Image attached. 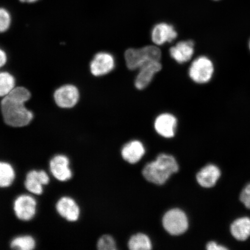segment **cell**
Here are the masks:
<instances>
[{
  "label": "cell",
  "instance_id": "cell-28",
  "mask_svg": "<svg viewBox=\"0 0 250 250\" xmlns=\"http://www.w3.org/2000/svg\"><path fill=\"white\" fill-rule=\"evenodd\" d=\"M22 2L33 3L38 1V0H20Z\"/></svg>",
  "mask_w": 250,
  "mask_h": 250
},
{
  "label": "cell",
  "instance_id": "cell-12",
  "mask_svg": "<svg viewBox=\"0 0 250 250\" xmlns=\"http://www.w3.org/2000/svg\"><path fill=\"white\" fill-rule=\"evenodd\" d=\"M172 59L179 64L185 63L189 62L194 54V42L191 40L183 41L169 50Z\"/></svg>",
  "mask_w": 250,
  "mask_h": 250
},
{
  "label": "cell",
  "instance_id": "cell-11",
  "mask_svg": "<svg viewBox=\"0 0 250 250\" xmlns=\"http://www.w3.org/2000/svg\"><path fill=\"white\" fill-rule=\"evenodd\" d=\"M70 162L67 156L59 155L55 156L50 162V169L56 179L66 181L72 177L69 167Z\"/></svg>",
  "mask_w": 250,
  "mask_h": 250
},
{
  "label": "cell",
  "instance_id": "cell-13",
  "mask_svg": "<svg viewBox=\"0 0 250 250\" xmlns=\"http://www.w3.org/2000/svg\"><path fill=\"white\" fill-rule=\"evenodd\" d=\"M177 121L174 115L164 113L159 115L155 121V129L159 134L166 138H171L175 134Z\"/></svg>",
  "mask_w": 250,
  "mask_h": 250
},
{
  "label": "cell",
  "instance_id": "cell-6",
  "mask_svg": "<svg viewBox=\"0 0 250 250\" xmlns=\"http://www.w3.org/2000/svg\"><path fill=\"white\" fill-rule=\"evenodd\" d=\"M80 93L77 87L73 85H65L59 87L54 93L55 101L59 107L70 108L79 101Z\"/></svg>",
  "mask_w": 250,
  "mask_h": 250
},
{
  "label": "cell",
  "instance_id": "cell-10",
  "mask_svg": "<svg viewBox=\"0 0 250 250\" xmlns=\"http://www.w3.org/2000/svg\"><path fill=\"white\" fill-rule=\"evenodd\" d=\"M177 32L172 25L161 23L155 25L152 30L151 39L156 45H162L176 39Z\"/></svg>",
  "mask_w": 250,
  "mask_h": 250
},
{
  "label": "cell",
  "instance_id": "cell-25",
  "mask_svg": "<svg viewBox=\"0 0 250 250\" xmlns=\"http://www.w3.org/2000/svg\"><path fill=\"white\" fill-rule=\"evenodd\" d=\"M240 200L246 208L250 209V183L242 190Z\"/></svg>",
  "mask_w": 250,
  "mask_h": 250
},
{
  "label": "cell",
  "instance_id": "cell-20",
  "mask_svg": "<svg viewBox=\"0 0 250 250\" xmlns=\"http://www.w3.org/2000/svg\"><path fill=\"white\" fill-rule=\"evenodd\" d=\"M128 246L132 250H149L152 249L151 240L143 233H138L131 237Z\"/></svg>",
  "mask_w": 250,
  "mask_h": 250
},
{
  "label": "cell",
  "instance_id": "cell-4",
  "mask_svg": "<svg viewBox=\"0 0 250 250\" xmlns=\"http://www.w3.org/2000/svg\"><path fill=\"white\" fill-rule=\"evenodd\" d=\"M214 71L213 62L206 56H202L192 62L189 69V76L195 83H206L211 80Z\"/></svg>",
  "mask_w": 250,
  "mask_h": 250
},
{
  "label": "cell",
  "instance_id": "cell-22",
  "mask_svg": "<svg viewBox=\"0 0 250 250\" xmlns=\"http://www.w3.org/2000/svg\"><path fill=\"white\" fill-rule=\"evenodd\" d=\"M35 246V240L30 236L16 237L11 243L12 249L20 250H31Z\"/></svg>",
  "mask_w": 250,
  "mask_h": 250
},
{
  "label": "cell",
  "instance_id": "cell-23",
  "mask_svg": "<svg viewBox=\"0 0 250 250\" xmlns=\"http://www.w3.org/2000/svg\"><path fill=\"white\" fill-rule=\"evenodd\" d=\"M98 248L101 250H115L116 243L111 236L104 235L99 240Z\"/></svg>",
  "mask_w": 250,
  "mask_h": 250
},
{
  "label": "cell",
  "instance_id": "cell-30",
  "mask_svg": "<svg viewBox=\"0 0 250 250\" xmlns=\"http://www.w3.org/2000/svg\"><path fill=\"white\" fill-rule=\"evenodd\" d=\"M249 48H250V43H249Z\"/></svg>",
  "mask_w": 250,
  "mask_h": 250
},
{
  "label": "cell",
  "instance_id": "cell-1",
  "mask_svg": "<svg viewBox=\"0 0 250 250\" xmlns=\"http://www.w3.org/2000/svg\"><path fill=\"white\" fill-rule=\"evenodd\" d=\"M31 98L30 92L24 87H17L4 97L1 103L2 114L9 126L21 127L29 125L33 114L25 107Z\"/></svg>",
  "mask_w": 250,
  "mask_h": 250
},
{
  "label": "cell",
  "instance_id": "cell-16",
  "mask_svg": "<svg viewBox=\"0 0 250 250\" xmlns=\"http://www.w3.org/2000/svg\"><path fill=\"white\" fill-rule=\"evenodd\" d=\"M220 176V168L215 165H208L198 172L196 180L200 185L208 188L214 186Z\"/></svg>",
  "mask_w": 250,
  "mask_h": 250
},
{
  "label": "cell",
  "instance_id": "cell-2",
  "mask_svg": "<svg viewBox=\"0 0 250 250\" xmlns=\"http://www.w3.org/2000/svg\"><path fill=\"white\" fill-rule=\"evenodd\" d=\"M179 170V165L173 156L167 154L159 155L156 160L146 165L143 174L149 182L162 185L171 174Z\"/></svg>",
  "mask_w": 250,
  "mask_h": 250
},
{
  "label": "cell",
  "instance_id": "cell-8",
  "mask_svg": "<svg viewBox=\"0 0 250 250\" xmlns=\"http://www.w3.org/2000/svg\"><path fill=\"white\" fill-rule=\"evenodd\" d=\"M37 203L32 196L23 195L19 196L14 203L16 215L22 221H29L36 214Z\"/></svg>",
  "mask_w": 250,
  "mask_h": 250
},
{
  "label": "cell",
  "instance_id": "cell-7",
  "mask_svg": "<svg viewBox=\"0 0 250 250\" xmlns=\"http://www.w3.org/2000/svg\"><path fill=\"white\" fill-rule=\"evenodd\" d=\"M115 66L113 56L107 52H99L94 57L90 68L94 76L101 77L110 73L114 69Z\"/></svg>",
  "mask_w": 250,
  "mask_h": 250
},
{
  "label": "cell",
  "instance_id": "cell-9",
  "mask_svg": "<svg viewBox=\"0 0 250 250\" xmlns=\"http://www.w3.org/2000/svg\"><path fill=\"white\" fill-rule=\"evenodd\" d=\"M162 67L160 61L150 62L140 67L134 82L136 88L146 89L151 83L155 75L161 70Z\"/></svg>",
  "mask_w": 250,
  "mask_h": 250
},
{
  "label": "cell",
  "instance_id": "cell-14",
  "mask_svg": "<svg viewBox=\"0 0 250 250\" xmlns=\"http://www.w3.org/2000/svg\"><path fill=\"white\" fill-rule=\"evenodd\" d=\"M49 178L44 171H31L27 174L25 187L31 193L41 195L43 191V186L48 184Z\"/></svg>",
  "mask_w": 250,
  "mask_h": 250
},
{
  "label": "cell",
  "instance_id": "cell-17",
  "mask_svg": "<svg viewBox=\"0 0 250 250\" xmlns=\"http://www.w3.org/2000/svg\"><path fill=\"white\" fill-rule=\"evenodd\" d=\"M230 232L234 239L245 241L250 236V218L243 217L237 218L230 227Z\"/></svg>",
  "mask_w": 250,
  "mask_h": 250
},
{
  "label": "cell",
  "instance_id": "cell-27",
  "mask_svg": "<svg viewBox=\"0 0 250 250\" xmlns=\"http://www.w3.org/2000/svg\"><path fill=\"white\" fill-rule=\"evenodd\" d=\"M7 60V55H6L5 52L0 49V68L4 66Z\"/></svg>",
  "mask_w": 250,
  "mask_h": 250
},
{
  "label": "cell",
  "instance_id": "cell-26",
  "mask_svg": "<svg viewBox=\"0 0 250 250\" xmlns=\"http://www.w3.org/2000/svg\"><path fill=\"white\" fill-rule=\"evenodd\" d=\"M206 249L208 250H224L228 249L226 247L218 245L215 242H208L207 246H206Z\"/></svg>",
  "mask_w": 250,
  "mask_h": 250
},
{
  "label": "cell",
  "instance_id": "cell-3",
  "mask_svg": "<svg viewBox=\"0 0 250 250\" xmlns=\"http://www.w3.org/2000/svg\"><path fill=\"white\" fill-rule=\"evenodd\" d=\"M161 49L155 45H148L142 48H129L125 53L126 66L130 70H139L143 65L152 61H160Z\"/></svg>",
  "mask_w": 250,
  "mask_h": 250
},
{
  "label": "cell",
  "instance_id": "cell-19",
  "mask_svg": "<svg viewBox=\"0 0 250 250\" xmlns=\"http://www.w3.org/2000/svg\"><path fill=\"white\" fill-rule=\"evenodd\" d=\"M15 177V171L12 166L6 162H0V187L10 186Z\"/></svg>",
  "mask_w": 250,
  "mask_h": 250
},
{
  "label": "cell",
  "instance_id": "cell-29",
  "mask_svg": "<svg viewBox=\"0 0 250 250\" xmlns=\"http://www.w3.org/2000/svg\"><path fill=\"white\" fill-rule=\"evenodd\" d=\"M213 1H220V0H213Z\"/></svg>",
  "mask_w": 250,
  "mask_h": 250
},
{
  "label": "cell",
  "instance_id": "cell-18",
  "mask_svg": "<svg viewBox=\"0 0 250 250\" xmlns=\"http://www.w3.org/2000/svg\"><path fill=\"white\" fill-rule=\"evenodd\" d=\"M145 149L139 141H133L124 146L122 150V156L130 164H136L143 157Z\"/></svg>",
  "mask_w": 250,
  "mask_h": 250
},
{
  "label": "cell",
  "instance_id": "cell-5",
  "mask_svg": "<svg viewBox=\"0 0 250 250\" xmlns=\"http://www.w3.org/2000/svg\"><path fill=\"white\" fill-rule=\"evenodd\" d=\"M163 225L165 229L172 235H179L187 230L188 221L184 212L174 208L165 214Z\"/></svg>",
  "mask_w": 250,
  "mask_h": 250
},
{
  "label": "cell",
  "instance_id": "cell-21",
  "mask_svg": "<svg viewBox=\"0 0 250 250\" xmlns=\"http://www.w3.org/2000/svg\"><path fill=\"white\" fill-rule=\"evenodd\" d=\"M15 80L7 72L0 73V97H5L15 88Z\"/></svg>",
  "mask_w": 250,
  "mask_h": 250
},
{
  "label": "cell",
  "instance_id": "cell-15",
  "mask_svg": "<svg viewBox=\"0 0 250 250\" xmlns=\"http://www.w3.org/2000/svg\"><path fill=\"white\" fill-rule=\"evenodd\" d=\"M56 209L62 217L69 221H76L80 216V208L73 199L61 198L56 205Z\"/></svg>",
  "mask_w": 250,
  "mask_h": 250
},
{
  "label": "cell",
  "instance_id": "cell-24",
  "mask_svg": "<svg viewBox=\"0 0 250 250\" xmlns=\"http://www.w3.org/2000/svg\"><path fill=\"white\" fill-rule=\"evenodd\" d=\"M10 14L5 9L0 8V33L7 31L11 24Z\"/></svg>",
  "mask_w": 250,
  "mask_h": 250
}]
</instances>
